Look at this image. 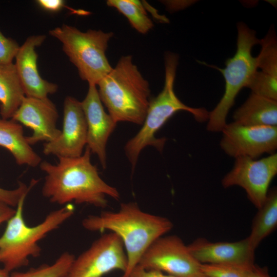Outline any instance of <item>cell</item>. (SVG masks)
Returning a JSON list of instances; mask_svg holds the SVG:
<instances>
[{
    "label": "cell",
    "instance_id": "obj_4",
    "mask_svg": "<svg viewBox=\"0 0 277 277\" xmlns=\"http://www.w3.org/2000/svg\"><path fill=\"white\" fill-rule=\"evenodd\" d=\"M165 82L162 91L151 99L148 111L138 133L130 139L125 146V151L133 170L138 156L143 149L148 146H153L162 151L166 139L157 138L156 132L179 111L191 113L199 122L208 121L209 112L204 108H193L184 104L174 91V83L179 63V56L173 52L165 54Z\"/></svg>",
    "mask_w": 277,
    "mask_h": 277
},
{
    "label": "cell",
    "instance_id": "obj_10",
    "mask_svg": "<svg viewBox=\"0 0 277 277\" xmlns=\"http://www.w3.org/2000/svg\"><path fill=\"white\" fill-rule=\"evenodd\" d=\"M277 173V154L261 159L235 158L234 166L222 179L225 188L238 186L243 188L250 201L259 209L268 195L269 185Z\"/></svg>",
    "mask_w": 277,
    "mask_h": 277
},
{
    "label": "cell",
    "instance_id": "obj_23",
    "mask_svg": "<svg viewBox=\"0 0 277 277\" xmlns=\"http://www.w3.org/2000/svg\"><path fill=\"white\" fill-rule=\"evenodd\" d=\"M75 257L69 252L63 253L52 264H43L26 272H13L9 277H64Z\"/></svg>",
    "mask_w": 277,
    "mask_h": 277
},
{
    "label": "cell",
    "instance_id": "obj_31",
    "mask_svg": "<svg viewBox=\"0 0 277 277\" xmlns=\"http://www.w3.org/2000/svg\"><path fill=\"white\" fill-rule=\"evenodd\" d=\"M10 272L4 268H0V277H9Z\"/></svg>",
    "mask_w": 277,
    "mask_h": 277
},
{
    "label": "cell",
    "instance_id": "obj_14",
    "mask_svg": "<svg viewBox=\"0 0 277 277\" xmlns=\"http://www.w3.org/2000/svg\"><path fill=\"white\" fill-rule=\"evenodd\" d=\"M81 102L87 126L86 147L97 156L102 167L105 169L107 143L117 122L105 111L96 85H89L87 95Z\"/></svg>",
    "mask_w": 277,
    "mask_h": 277
},
{
    "label": "cell",
    "instance_id": "obj_18",
    "mask_svg": "<svg viewBox=\"0 0 277 277\" xmlns=\"http://www.w3.org/2000/svg\"><path fill=\"white\" fill-rule=\"evenodd\" d=\"M234 123L249 126H277V101L251 93L234 112Z\"/></svg>",
    "mask_w": 277,
    "mask_h": 277
},
{
    "label": "cell",
    "instance_id": "obj_1",
    "mask_svg": "<svg viewBox=\"0 0 277 277\" xmlns=\"http://www.w3.org/2000/svg\"><path fill=\"white\" fill-rule=\"evenodd\" d=\"M91 153L86 147L78 157H58L56 164L42 161L39 166L46 174L43 195L60 205L73 202L103 208L107 206L106 196L118 200V191L100 177L91 162Z\"/></svg>",
    "mask_w": 277,
    "mask_h": 277
},
{
    "label": "cell",
    "instance_id": "obj_16",
    "mask_svg": "<svg viewBox=\"0 0 277 277\" xmlns=\"http://www.w3.org/2000/svg\"><path fill=\"white\" fill-rule=\"evenodd\" d=\"M187 246L192 255L201 264H254L255 251L250 247L247 238L233 242H211L200 238Z\"/></svg>",
    "mask_w": 277,
    "mask_h": 277
},
{
    "label": "cell",
    "instance_id": "obj_25",
    "mask_svg": "<svg viewBox=\"0 0 277 277\" xmlns=\"http://www.w3.org/2000/svg\"><path fill=\"white\" fill-rule=\"evenodd\" d=\"M35 183H32L29 187L25 184L19 182L18 187L14 189H5L0 187V202L4 203L12 207H16L20 200L26 196L29 190Z\"/></svg>",
    "mask_w": 277,
    "mask_h": 277
},
{
    "label": "cell",
    "instance_id": "obj_6",
    "mask_svg": "<svg viewBox=\"0 0 277 277\" xmlns=\"http://www.w3.org/2000/svg\"><path fill=\"white\" fill-rule=\"evenodd\" d=\"M236 28V50L234 56L226 60L223 69L208 65L220 71L225 82L222 98L209 112L207 129L211 132L222 131L227 124V115L236 97L243 88L247 87L258 70L256 58L252 56V49L260 44V39L256 37L255 31L245 23H238Z\"/></svg>",
    "mask_w": 277,
    "mask_h": 277
},
{
    "label": "cell",
    "instance_id": "obj_29",
    "mask_svg": "<svg viewBox=\"0 0 277 277\" xmlns=\"http://www.w3.org/2000/svg\"><path fill=\"white\" fill-rule=\"evenodd\" d=\"M16 209L0 202V224L8 222L15 214Z\"/></svg>",
    "mask_w": 277,
    "mask_h": 277
},
{
    "label": "cell",
    "instance_id": "obj_7",
    "mask_svg": "<svg viewBox=\"0 0 277 277\" xmlns=\"http://www.w3.org/2000/svg\"><path fill=\"white\" fill-rule=\"evenodd\" d=\"M49 34L62 43L64 52L77 68L80 77L89 85H97L112 69L106 54L112 32L91 29L82 32L63 24Z\"/></svg>",
    "mask_w": 277,
    "mask_h": 277
},
{
    "label": "cell",
    "instance_id": "obj_28",
    "mask_svg": "<svg viewBox=\"0 0 277 277\" xmlns=\"http://www.w3.org/2000/svg\"><path fill=\"white\" fill-rule=\"evenodd\" d=\"M38 4L44 9L50 12H57L65 6V2L62 0H38Z\"/></svg>",
    "mask_w": 277,
    "mask_h": 277
},
{
    "label": "cell",
    "instance_id": "obj_13",
    "mask_svg": "<svg viewBox=\"0 0 277 277\" xmlns=\"http://www.w3.org/2000/svg\"><path fill=\"white\" fill-rule=\"evenodd\" d=\"M58 114L54 103L48 98L26 96L11 118L33 131L26 136L28 143L33 145L39 142H51L58 137L61 130L56 123Z\"/></svg>",
    "mask_w": 277,
    "mask_h": 277
},
{
    "label": "cell",
    "instance_id": "obj_17",
    "mask_svg": "<svg viewBox=\"0 0 277 277\" xmlns=\"http://www.w3.org/2000/svg\"><path fill=\"white\" fill-rule=\"evenodd\" d=\"M0 146L8 150L19 165L35 167L42 162L28 143L22 125L11 119L0 118Z\"/></svg>",
    "mask_w": 277,
    "mask_h": 277
},
{
    "label": "cell",
    "instance_id": "obj_5",
    "mask_svg": "<svg viewBox=\"0 0 277 277\" xmlns=\"http://www.w3.org/2000/svg\"><path fill=\"white\" fill-rule=\"evenodd\" d=\"M26 197L19 202L14 215L7 222L0 237V263L9 272L28 265L30 256H38L41 249L38 242L58 228L74 213V206L67 204L50 212L41 223L29 226L23 215Z\"/></svg>",
    "mask_w": 277,
    "mask_h": 277
},
{
    "label": "cell",
    "instance_id": "obj_27",
    "mask_svg": "<svg viewBox=\"0 0 277 277\" xmlns=\"http://www.w3.org/2000/svg\"><path fill=\"white\" fill-rule=\"evenodd\" d=\"M128 277H175L161 271L147 269L136 265L130 273Z\"/></svg>",
    "mask_w": 277,
    "mask_h": 277
},
{
    "label": "cell",
    "instance_id": "obj_2",
    "mask_svg": "<svg viewBox=\"0 0 277 277\" xmlns=\"http://www.w3.org/2000/svg\"><path fill=\"white\" fill-rule=\"evenodd\" d=\"M82 226L92 231H110L121 239L127 259L122 277H128L151 244L170 231L173 225L167 217L144 212L136 203L128 202L121 203L116 211L88 216Z\"/></svg>",
    "mask_w": 277,
    "mask_h": 277
},
{
    "label": "cell",
    "instance_id": "obj_26",
    "mask_svg": "<svg viewBox=\"0 0 277 277\" xmlns=\"http://www.w3.org/2000/svg\"><path fill=\"white\" fill-rule=\"evenodd\" d=\"M19 47L15 41L6 37L0 30V65L12 63Z\"/></svg>",
    "mask_w": 277,
    "mask_h": 277
},
{
    "label": "cell",
    "instance_id": "obj_8",
    "mask_svg": "<svg viewBox=\"0 0 277 277\" xmlns=\"http://www.w3.org/2000/svg\"><path fill=\"white\" fill-rule=\"evenodd\" d=\"M137 265L175 277L203 275L201 264L192 255L188 246L175 235H163L155 240L143 254Z\"/></svg>",
    "mask_w": 277,
    "mask_h": 277
},
{
    "label": "cell",
    "instance_id": "obj_22",
    "mask_svg": "<svg viewBox=\"0 0 277 277\" xmlns=\"http://www.w3.org/2000/svg\"><path fill=\"white\" fill-rule=\"evenodd\" d=\"M259 44L261 49L256 57L259 71L277 77V38L274 27H270Z\"/></svg>",
    "mask_w": 277,
    "mask_h": 277
},
{
    "label": "cell",
    "instance_id": "obj_20",
    "mask_svg": "<svg viewBox=\"0 0 277 277\" xmlns=\"http://www.w3.org/2000/svg\"><path fill=\"white\" fill-rule=\"evenodd\" d=\"M277 226V191L273 188L253 221L251 231L247 237L251 249L255 251L260 243L270 234Z\"/></svg>",
    "mask_w": 277,
    "mask_h": 277
},
{
    "label": "cell",
    "instance_id": "obj_12",
    "mask_svg": "<svg viewBox=\"0 0 277 277\" xmlns=\"http://www.w3.org/2000/svg\"><path fill=\"white\" fill-rule=\"evenodd\" d=\"M55 140L44 144L45 155L75 157L82 155L87 145V126L81 102L67 96L64 102L63 127Z\"/></svg>",
    "mask_w": 277,
    "mask_h": 277
},
{
    "label": "cell",
    "instance_id": "obj_15",
    "mask_svg": "<svg viewBox=\"0 0 277 277\" xmlns=\"http://www.w3.org/2000/svg\"><path fill=\"white\" fill-rule=\"evenodd\" d=\"M46 38L45 35H32L19 47L15 55V68L26 96L39 98H47L55 93L58 86L43 79L37 69L38 55L36 47Z\"/></svg>",
    "mask_w": 277,
    "mask_h": 277
},
{
    "label": "cell",
    "instance_id": "obj_30",
    "mask_svg": "<svg viewBox=\"0 0 277 277\" xmlns=\"http://www.w3.org/2000/svg\"><path fill=\"white\" fill-rule=\"evenodd\" d=\"M248 277H271L265 268H261L253 264L251 267Z\"/></svg>",
    "mask_w": 277,
    "mask_h": 277
},
{
    "label": "cell",
    "instance_id": "obj_11",
    "mask_svg": "<svg viewBox=\"0 0 277 277\" xmlns=\"http://www.w3.org/2000/svg\"><path fill=\"white\" fill-rule=\"evenodd\" d=\"M222 150L229 156L258 159L264 153H275L277 126H249L234 122L226 124L222 130Z\"/></svg>",
    "mask_w": 277,
    "mask_h": 277
},
{
    "label": "cell",
    "instance_id": "obj_32",
    "mask_svg": "<svg viewBox=\"0 0 277 277\" xmlns=\"http://www.w3.org/2000/svg\"><path fill=\"white\" fill-rule=\"evenodd\" d=\"M200 277H209V276H206V275H203L202 276H201Z\"/></svg>",
    "mask_w": 277,
    "mask_h": 277
},
{
    "label": "cell",
    "instance_id": "obj_19",
    "mask_svg": "<svg viewBox=\"0 0 277 277\" xmlns=\"http://www.w3.org/2000/svg\"><path fill=\"white\" fill-rule=\"evenodd\" d=\"M25 97L15 66L13 63L0 65V114L11 118Z\"/></svg>",
    "mask_w": 277,
    "mask_h": 277
},
{
    "label": "cell",
    "instance_id": "obj_21",
    "mask_svg": "<svg viewBox=\"0 0 277 277\" xmlns=\"http://www.w3.org/2000/svg\"><path fill=\"white\" fill-rule=\"evenodd\" d=\"M106 4L123 14L139 33L146 34L153 28V22L148 16L142 2L134 0H108Z\"/></svg>",
    "mask_w": 277,
    "mask_h": 277
},
{
    "label": "cell",
    "instance_id": "obj_3",
    "mask_svg": "<svg viewBox=\"0 0 277 277\" xmlns=\"http://www.w3.org/2000/svg\"><path fill=\"white\" fill-rule=\"evenodd\" d=\"M97 85L102 104L116 122L143 124L151 99V91L131 55L122 56Z\"/></svg>",
    "mask_w": 277,
    "mask_h": 277
},
{
    "label": "cell",
    "instance_id": "obj_24",
    "mask_svg": "<svg viewBox=\"0 0 277 277\" xmlns=\"http://www.w3.org/2000/svg\"><path fill=\"white\" fill-rule=\"evenodd\" d=\"M253 264H201V271L203 275L209 277H248Z\"/></svg>",
    "mask_w": 277,
    "mask_h": 277
},
{
    "label": "cell",
    "instance_id": "obj_9",
    "mask_svg": "<svg viewBox=\"0 0 277 277\" xmlns=\"http://www.w3.org/2000/svg\"><path fill=\"white\" fill-rule=\"evenodd\" d=\"M127 259L123 244L115 233L102 235L76 258L64 277H102L114 270L125 271Z\"/></svg>",
    "mask_w": 277,
    "mask_h": 277
}]
</instances>
